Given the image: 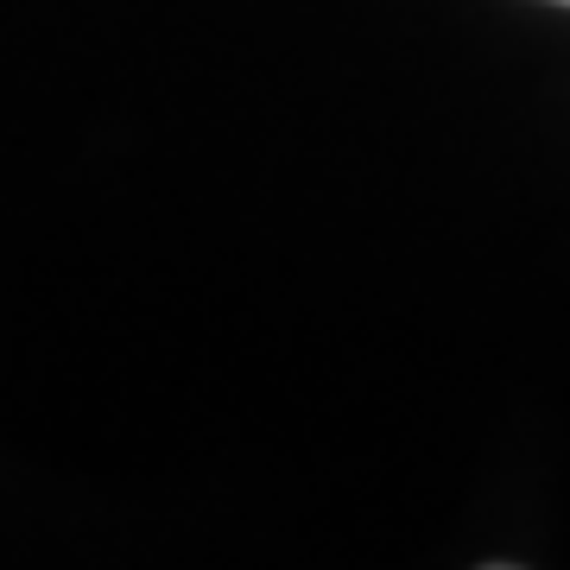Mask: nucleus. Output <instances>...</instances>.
Here are the masks:
<instances>
[{
    "label": "nucleus",
    "mask_w": 570,
    "mask_h": 570,
    "mask_svg": "<svg viewBox=\"0 0 570 570\" xmlns=\"http://www.w3.org/2000/svg\"><path fill=\"white\" fill-rule=\"evenodd\" d=\"M564 7H570V0H564Z\"/></svg>",
    "instance_id": "f257e3e1"
}]
</instances>
